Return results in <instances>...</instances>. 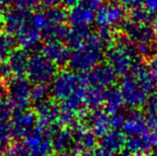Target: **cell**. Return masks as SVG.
<instances>
[{
    "instance_id": "obj_22",
    "label": "cell",
    "mask_w": 157,
    "mask_h": 156,
    "mask_svg": "<svg viewBox=\"0 0 157 156\" xmlns=\"http://www.w3.org/2000/svg\"><path fill=\"white\" fill-rule=\"evenodd\" d=\"M122 17V11L121 7L113 4H107L101 6L97 14L98 23L102 27H109L113 24L118 22Z\"/></svg>"
},
{
    "instance_id": "obj_36",
    "label": "cell",
    "mask_w": 157,
    "mask_h": 156,
    "mask_svg": "<svg viewBox=\"0 0 157 156\" xmlns=\"http://www.w3.org/2000/svg\"><path fill=\"white\" fill-rule=\"evenodd\" d=\"M3 26H4V12L1 6H0V30L2 29Z\"/></svg>"
},
{
    "instance_id": "obj_14",
    "label": "cell",
    "mask_w": 157,
    "mask_h": 156,
    "mask_svg": "<svg viewBox=\"0 0 157 156\" xmlns=\"http://www.w3.org/2000/svg\"><path fill=\"white\" fill-rule=\"evenodd\" d=\"M88 127L97 135L104 136L105 133L113 129L111 127V116L105 109H94L90 112L86 118Z\"/></svg>"
},
{
    "instance_id": "obj_5",
    "label": "cell",
    "mask_w": 157,
    "mask_h": 156,
    "mask_svg": "<svg viewBox=\"0 0 157 156\" xmlns=\"http://www.w3.org/2000/svg\"><path fill=\"white\" fill-rule=\"evenodd\" d=\"M56 66L46 57L40 54L33 55L29 60L27 68L28 80L35 85H47L57 76Z\"/></svg>"
},
{
    "instance_id": "obj_39",
    "label": "cell",
    "mask_w": 157,
    "mask_h": 156,
    "mask_svg": "<svg viewBox=\"0 0 157 156\" xmlns=\"http://www.w3.org/2000/svg\"><path fill=\"white\" fill-rule=\"evenodd\" d=\"M152 156H157V146H155V149L153 151V155Z\"/></svg>"
},
{
    "instance_id": "obj_32",
    "label": "cell",
    "mask_w": 157,
    "mask_h": 156,
    "mask_svg": "<svg viewBox=\"0 0 157 156\" xmlns=\"http://www.w3.org/2000/svg\"><path fill=\"white\" fill-rule=\"evenodd\" d=\"M149 70L152 74V76H153V78L155 79V81L157 82V56L151 60Z\"/></svg>"
},
{
    "instance_id": "obj_7",
    "label": "cell",
    "mask_w": 157,
    "mask_h": 156,
    "mask_svg": "<svg viewBox=\"0 0 157 156\" xmlns=\"http://www.w3.org/2000/svg\"><path fill=\"white\" fill-rule=\"evenodd\" d=\"M22 145L33 156H48L52 150L50 130L37 125L36 128L23 139Z\"/></svg>"
},
{
    "instance_id": "obj_34",
    "label": "cell",
    "mask_w": 157,
    "mask_h": 156,
    "mask_svg": "<svg viewBox=\"0 0 157 156\" xmlns=\"http://www.w3.org/2000/svg\"><path fill=\"white\" fill-rule=\"evenodd\" d=\"M6 93H7V89L5 88V86H4L3 82L0 81V100H2L4 96L6 94Z\"/></svg>"
},
{
    "instance_id": "obj_23",
    "label": "cell",
    "mask_w": 157,
    "mask_h": 156,
    "mask_svg": "<svg viewBox=\"0 0 157 156\" xmlns=\"http://www.w3.org/2000/svg\"><path fill=\"white\" fill-rule=\"evenodd\" d=\"M29 60L30 58L25 50H15L12 53V55L8 58V64L15 77H22L24 74H26Z\"/></svg>"
},
{
    "instance_id": "obj_15",
    "label": "cell",
    "mask_w": 157,
    "mask_h": 156,
    "mask_svg": "<svg viewBox=\"0 0 157 156\" xmlns=\"http://www.w3.org/2000/svg\"><path fill=\"white\" fill-rule=\"evenodd\" d=\"M43 56L56 66H65L69 63L71 53L69 48L63 42L59 41H47L43 47Z\"/></svg>"
},
{
    "instance_id": "obj_30",
    "label": "cell",
    "mask_w": 157,
    "mask_h": 156,
    "mask_svg": "<svg viewBox=\"0 0 157 156\" xmlns=\"http://www.w3.org/2000/svg\"><path fill=\"white\" fill-rule=\"evenodd\" d=\"M38 0H15L16 6L22 10H27L29 8H32L37 3Z\"/></svg>"
},
{
    "instance_id": "obj_25",
    "label": "cell",
    "mask_w": 157,
    "mask_h": 156,
    "mask_svg": "<svg viewBox=\"0 0 157 156\" xmlns=\"http://www.w3.org/2000/svg\"><path fill=\"white\" fill-rule=\"evenodd\" d=\"M16 41L7 32H0V59H8L15 51Z\"/></svg>"
},
{
    "instance_id": "obj_33",
    "label": "cell",
    "mask_w": 157,
    "mask_h": 156,
    "mask_svg": "<svg viewBox=\"0 0 157 156\" xmlns=\"http://www.w3.org/2000/svg\"><path fill=\"white\" fill-rule=\"evenodd\" d=\"M119 1L128 7H137L142 0H119Z\"/></svg>"
},
{
    "instance_id": "obj_24",
    "label": "cell",
    "mask_w": 157,
    "mask_h": 156,
    "mask_svg": "<svg viewBox=\"0 0 157 156\" xmlns=\"http://www.w3.org/2000/svg\"><path fill=\"white\" fill-rule=\"evenodd\" d=\"M105 89H104L89 86L85 97V105L86 108L92 110L100 109L105 102Z\"/></svg>"
},
{
    "instance_id": "obj_37",
    "label": "cell",
    "mask_w": 157,
    "mask_h": 156,
    "mask_svg": "<svg viewBox=\"0 0 157 156\" xmlns=\"http://www.w3.org/2000/svg\"><path fill=\"white\" fill-rule=\"evenodd\" d=\"M117 156H133L130 152H128L127 150H121V152L117 153Z\"/></svg>"
},
{
    "instance_id": "obj_11",
    "label": "cell",
    "mask_w": 157,
    "mask_h": 156,
    "mask_svg": "<svg viewBox=\"0 0 157 156\" xmlns=\"http://www.w3.org/2000/svg\"><path fill=\"white\" fill-rule=\"evenodd\" d=\"M117 76V75L109 64H98L88 72L85 77L89 86L106 89L114 86Z\"/></svg>"
},
{
    "instance_id": "obj_20",
    "label": "cell",
    "mask_w": 157,
    "mask_h": 156,
    "mask_svg": "<svg viewBox=\"0 0 157 156\" xmlns=\"http://www.w3.org/2000/svg\"><path fill=\"white\" fill-rule=\"evenodd\" d=\"M125 102L123 100V96L118 87L113 86V87L105 89L104 109L107 113H109L110 116L121 113V110Z\"/></svg>"
},
{
    "instance_id": "obj_13",
    "label": "cell",
    "mask_w": 157,
    "mask_h": 156,
    "mask_svg": "<svg viewBox=\"0 0 157 156\" xmlns=\"http://www.w3.org/2000/svg\"><path fill=\"white\" fill-rule=\"evenodd\" d=\"M121 131L125 134V136L128 137L145 135L151 132L150 128L147 125L145 116L137 110H133L125 116Z\"/></svg>"
},
{
    "instance_id": "obj_38",
    "label": "cell",
    "mask_w": 157,
    "mask_h": 156,
    "mask_svg": "<svg viewBox=\"0 0 157 156\" xmlns=\"http://www.w3.org/2000/svg\"><path fill=\"white\" fill-rule=\"evenodd\" d=\"M13 0H0V6L1 5H6V4L11 3Z\"/></svg>"
},
{
    "instance_id": "obj_1",
    "label": "cell",
    "mask_w": 157,
    "mask_h": 156,
    "mask_svg": "<svg viewBox=\"0 0 157 156\" xmlns=\"http://www.w3.org/2000/svg\"><path fill=\"white\" fill-rule=\"evenodd\" d=\"M119 89L125 104L132 108H138L146 105L155 91L156 81L149 68L137 63L123 77Z\"/></svg>"
},
{
    "instance_id": "obj_18",
    "label": "cell",
    "mask_w": 157,
    "mask_h": 156,
    "mask_svg": "<svg viewBox=\"0 0 157 156\" xmlns=\"http://www.w3.org/2000/svg\"><path fill=\"white\" fill-rule=\"evenodd\" d=\"M125 134L121 130L111 129L100 138L98 145H100V148L105 149L117 154V151L121 152L122 150V147L125 146Z\"/></svg>"
},
{
    "instance_id": "obj_29",
    "label": "cell",
    "mask_w": 157,
    "mask_h": 156,
    "mask_svg": "<svg viewBox=\"0 0 157 156\" xmlns=\"http://www.w3.org/2000/svg\"><path fill=\"white\" fill-rule=\"evenodd\" d=\"M13 72L10 68L8 62H1L0 63V81H8L9 82L12 77H13Z\"/></svg>"
},
{
    "instance_id": "obj_35",
    "label": "cell",
    "mask_w": 157,
    "mask_h": 156,
    "mask_svg": "<svg viewBox=\"0 0 157 156\" xmlns=\"http://www.w3.org/2000/svg\"><path fill=\"white\" fill-rule=\"evenodd\" d=\"M150 135H151L152 142H153V145L154 146H157V129L154 130V131H151Z\"/></svg>"
},
{
    "instance_id": "obj_3",
    "label": "cell",
    "mask_w": 157,
    "mask_h": 156,
    "mask_svg": "<svg viewBox=\"0 0 157 156\" xmlns=\"http://www.w3.org/2000/svg\"><path fill=\"white\" fill-rule=\"evenodd\" d=\"M102 42L98 36H88L71 54L70 67L78 73L90 72L102 59Z\"/></svg>"
},
{
    "instance_id": "obj_27",
    "label": "cell",
    "mask_w": 157,
    "mask_h": 156,
    "mask_svg": "<svg viewBox=\"0 0 157 156\" xmlns=\"http://www.w3.org/2000/svg\"><path fill=\"white\" fill-rule=\"evenodd\" d=\"M13 108L8 100H0V124H10Z\"/></svg>"
},
{
    "instance_id": "obj_8",
    "label": "cell",
    "mask_w": 157,
    "mask_h": 156,
    "mask_svg": "<svg viewBox=\"0 0 157 156\" xmlns=\"http://www.w3.org/2000/svg\"><path fill=\"white\" fill-rule=\"evenodd\" d=\"M72 131L74 137L72 154L77 156H90L96 149L97 135L89 127L82 125L80 122H77L73 125Z\"/></svg>"
},
{
    "instance_id": "obj_41",
    "label": "cell",
    "mask_w": 157,
    "mask_h": 156,
    "mask_svg": "<svg viewBox=\"0 0 157 156\" xmlns=\"http://www.w3.org/2000/svg\"><path fill=\"white\" fill-rule=\"evenodd\" d=\"M86 1H96V2H98V0H86Z\"/></svg>"
},
{
    "instance_id": "obj_16",
    "label": "cell",
    "mask_w": 157,
    "mask_h": 156,
    "mask_svg": "<svg viewBox=\"0 0 157 156\" xmlns=\"http://www.w3.org/2000/svg\"><path fill=\"white\" fill-rule=\"evenodd\" d=\"M41 36V31L34 25L31 19L28 18L27 22L17 33V41L23 50L28 51L38 46Z\"/></svg>"
},
{
    "instance_id": "obj_6",
    "label": "cell",
    "mask_w": 157,
    "mask_h": 156,
    "mask_svg": "<svg viewBox=\"0 0 157 156\" xmlns=\"http://www.w3.org/2000/svg\"><path fill=\"white\" fill-rule=\"evenodd\" d=\"M31 82L25 77H14L9 81L7 88L8 101L15 110H26L31 104Z\"/></svg>"
},
{
    "instance_id": "obj_26",
    "label": "cell",
    "mask_w": 157,
    "mask_h": 156,
    "mask_svg": "<svg viewBox=\"0 0 157 156\" xmlns=\"http://www.w3.org/2000/svg\"><path fill=\"white\" fill-rule=\"evenodd\" d=\"M51 93L50 89L47 85H35L32 88L31 101L35 105L42 104L49 100V94Z\"/></svg>"
},
{
    "instance_id": "obj_2",
    "label": "cell",
    "mask_w": 157,
    "mask_h": 156,
    "mask_svg": "<svg viewBox=\"0 0 157 156\" xmlns=\"http://www.w3.org/2000/svg\"><path fill=\"white\" fill-rule=\"evenodd\" d=\"M89 84L85 76L74 72H61L55 77L51 86V94L61 102L74 101L85 105Z\"/></svg>"
},
{
    "instance_id": "obj_19",
    "label": "cell",
    "mask_w": 157,
    "mask_h": 156,
    "mask_svg": "<svg viewBox=\"0 0 157 156\" xmlns=\"http://www.w3.org/2000/svg\"><path fill=\"white\" fill-rule=\"evenodd\" d=\"M27 12L20 8H16L13 10H8L4 13V28L8 34L18 33L20 29L27 22Z\"/></svg>"
},
{
    "instance_id": "obj_10",
    "label": "cell",
    "mask_w": 157,
    "mask_h": 156,
    "mask_svg": "<svg viewBox=\"0 0 157 156\" xmlns=\"http://www.w3.org/2000/svg\"><path fill=\"white\" fill-rule=\"evenodd\" d=\"M36 106V116L38 125L47 130H51L58 126L61 116V108L56 101L47 100Z\"/></svg>"
},
{
    "instance_id": "obj_21",
    "label": "cell",
    "mask_w": 157,
    "mask_h": 156,
    "mask_svg": "<svg viewBox=\"0 0 157 156\" xmlns=\"http://www.w3.org/2000/svg\"><path fill=\"white\" fill-rule=\"evenodd\" d=\"M151 135H138V136H131L126 138L125 142V150L130 152L132 155H145L148 151H150L153 147Z\"/></svg>"
},
{
    "instance_id": "obj_9",
    "label": "cell",
    "mask_w": 157,
    "mask_h": 156,
    "mask_svg": "<svg viewBox=\"0 0 157 156\" xmlns=\"http://www.w3.org/2000/svg\"><path fill=\"white\" fill-rule=\"evenodd\" d=\"M38 125L35 112L28 110H15L10 120L12 138L24 139Z\"/></svg>"
},
{
    "instance_id": "obj_4",
    "label": "cell",
    "mask_w": 157,
    "mask_h": 156,
    "mask_svg": "<svg viewBox=\"0 0 157 156\" xmlns=\"http://www.w3.org/2000/svg\"><path fill=\"white\" fill-rule=\"evenodd\" d=\"M138 51L131 42H118L107 52L109 65L117 75L124 77L137 64Z\"/></svg>"
},
{
    "instance_id": "obj_31",
    "label": "cell",
    "mask_w": 157,
    "mask_h": 156,
    "mask_svg": "<svg viewBox=\"0 0 157 156\" xmlns=\"http://www.w3.org/2000/svg\"><path fill=\"white\" fill-rule=\"evenodd\" d=\"M90 156H117V154L110 152V151H107L105 149L98 148L94 150V152L90 154Z\"/></svg>"
},
{
    "instance_id": "obj_12",
    "label": "cell",
    "mask_w": 157,
    "mask_h": 156,
    "mask_svg": "<svg viewBox=\"0 0 157 156\" xmlns=\"http://www.w3.org/2000/svg\"><path fill=\"white\" fill-rule=\"evenodd\" d=\"M50 140L52 149L60 155L68 154L72 151L74 145L73 131L67 126H56L50 130Z\"/></svg>"
},
{
    "instance_id": "obj_28",
    "label": "cell",
    "mask_w": 157,
    "mask_h": 156,
    "mask_svg": "<svg viewBox=\"0 0 157 156\" xmlns=\"http://www.w3.org/2000/svg\"><path fill=\"white\" fill-rule=\"evenodd\" d=\"M5 156H33L25 149L22 143L10 146L5 152Z\"/></svg>"
},
{
    "instance_id": "obj_17",
    "label": "cell",
    "mask_w": 157,
    "mask_h": 156,
    "mask_svg": "<svg viewBox=\"0 0 157 156\" xmlns=\"http://www.w3.org/2000/svg\"><path fill=\"white\" fill-rule=\"evenodd\" d=\"M94 1H86L84 5H78L73 10L70 16L74 28L86 30L89 24L94 20Z\"/></svg>"
},
{
    "instance_id": "obj_40",
    "label": "cell",
    "mask_w": 157,
    "mask_h": 156,
    "mask_svg": "<svg viewBox=\"0 0 157 156\" xmlns=\"http://www.w3.org/2000/svg\"><path fill=\"white\" fill-rule=\"evenodd\" d=\"M60 156H77V155H74V154H64V155H60Z\"/></svg>"
},
{
    "instance_id": "obj_42",
    "label": "cell",
    "mask_w": 157,
    "mask_h": 156,
    "mask_svg": "<svg viewBox=\"0 0 157 156\" xmlns=\"http://www.w3.org/2000/svg\"><path fill=\"white\" fill-rule=\"evenodd\" d=\"M138 156H146V155H138Z\"/></svg>"
}]
</instances>
